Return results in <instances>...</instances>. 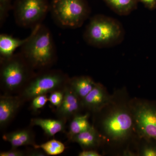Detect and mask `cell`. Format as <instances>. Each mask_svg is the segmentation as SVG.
I'll return each instance as SVG.
<instances>
[{
  "mask_svg": "<svg viewBox=\"0 0 156 156\" xmlns=\"http://www.w3.org/2000/svg\"><path fill=\"white\" fill-rule=\"evenodd\" d=\"M129 102L120 103L114 95L111 103L95 114L98 118L93 126L100 133L102 144H122L136 133Z\"/></svg>",
  "mask_w": 156,
  "mask_h": 156,
  "instance_id": "1",
  "label": "cell"
},
{
  "mask_svg": "<svg viewBox=\"0 0 156 156\" xmlns=\"http://www.w3.org/2000/svg\"><path fill=\"white\" fill-rule=\"evenodd\" d=\"M20 53L35 71L49 69L57 60V51L50 30L42 24L32 29Z\"/></svg>",
  "mask_w": 156,
  "mask_h": 156,
  "instance_id": "2",
  "label": "cell"
},
{
  "mask_svg": "<svg viewBox=\"0 0 156 156\" xmlns=\"http://www.w3.org/2000/svg\"><path fill=\"white\" fill-rule=\"evenodd\" d=\"M125 36V30L119 20L102 14H97L90 19L84 31L83 38L88 45L104 48L119 44Z\"/></svg>",
  "mask_w": 156,
  "mask_h": 156,
  "instance_id": "3",
  "label": "cell"
},
{
  "mask_svg": "<svg viewBox=\"0 0 156 156\" xmlns=\"http://www.w3.org/2000/svg\"><path fill=\"white\" fill-rule=\"evenodd\" d=\"M36 73L20 52L0 59L1 90L5 95H18Z\"/></svg>",
  "mask_w": 156,
  "mask_h": 156,
  "instance_id": "4",
  "label": "cell"
},
{
  "mask_svg": "<svg viewBox=\"0 0 156 156\" xmlns=\"http://www.w3.org/2000/svg\"><path fill=\"white\" fill-rule=\"evenodd\" d=\"M50 11L57 25L70 29L82 27L91 12L86 0H52Z\"/></svg>",
  "mask_w": 156,
  "mask_h": 156,
  "instance_id": "5",
  "label": "cell"
},
{
  "mask_svg": "<svg viewBox=\"0 0 156 156\" xmlns=\"http://www.w3.org/2000/svg\"><path fill=\"white\" fill-rule=\"evenodd\" d=\"M69 78L60 70L49 69L37 72L17 95L25 102L30 101L38 95L64 89Z\"/></svg>",
  "mask_w": 156,
  "mask_h": 156,
  "instance_id": "6",
  "label": "cell"
},
{
  "mask_svg": "<svg viewBox=\"0 0 156 156\" xmlns=\"http://www.w3.org/2000/svg\"><path fill=\"white\" fill-rule=\"evenodd\" d=\"M129 103L137 136L156 141V102L134 99Z\"/></svg>",
  "mask_w": 156,
  "mask_h": 156,
  "instance_id": "7",
  "label": "cell"
},
{
  "mask_svg": "<svg viewBox=\"0 0 156 156\" xmlns=\"http://www.w3.org/2000/svg\"><path fill=\"white\" fill-rule=\"evenodd\" d=\"M50 5L47 0H16L13 7L15 22L31 29L42 24L50 11Z\"/></svg>",
  "mask_w": 156,
  "mask_h": 156,
  "instance_id": "8",
  "label": "cell"
},
{
  "mask_svg": "<svg viewBox=\"0 0 156 156\" xmlns=\"http://www.w3.org/2000/svg\"><path fill=\"white\" fill-rule=\"evenodd\" d=\"M64 92L63 100L61 104L56 108V114L57 119L66 122L77 115L81 114L83 108L81 99L70 87L68 82L64 88Z\"/></svg>",
  "mask_w": 156,
  "mask_h": 156,
  "instance_id": "9",
  "label": "cell"
},
{
  "mask_svg": "<svg viewBox=\"0 0 156 156\" xmlns=\"http://www.w3.org/2000/svg\"><path fill=\"white\" fill-rule=\"evenodd\" d=\"M114 98V95H110L103 85L96 83L93 89L81 102L83 109L95 114L111 103Z\"/></svg>",
  "mask_w": 156,
  "mask_h": 156,
  "instance_id": "10",
  "label": "cell"
},
{
  "mask_svg": "<svg viewBox=\"0 0 156 156\" xmlns=\"http://www.w3.org/2000/svg\"><path fill=\"white\" fill-rule=\"evenodd\" d=\"M25 103L19 95H5L0 96V128L5 129L14 119L19 109Z\"/></svg>",
  "mask_w": 156,
  "mask_h": 156,
  "instance_id": "11",
  "label": "cell"
},
{
  "mask_svg": "<svg viewBox=\"0 0 156 156\" xmlns=\"http://www.w3.org/2000/svg\"><path fill=\"white\" fill-rule=\"evenodd\" d=\"M70 141L78 144L83 150H96L102 144L100 133L93 125L87 131L73 136Z\"/></svg>",
  "mask_w": 156,
  "mask_h": 156,
  "instance_id": "12",
  "label": "cell"
},
{
  "mask_svg": "<svg viewBox=\"0 0 156 156\" xmlns=\"http://www.w3.org/2000/svg\"><path fill=\"white\" fill-rule=\"evenodd\" d=\"M3 139L11 144L12 148L23 146L36 145L35 137L33 131L30 128L16 130L4 134Z\"/></svg>",
  "mask_w": 156,
  "mask_h": 156,
  "instance_id": "13",
  "label": "cell"
},
{
  "mask_svg": "<svg viewBox=\"0 0 156 156\" xmlns=\"http://www.w3.org/2000/svg\"><path fill=\"white\" fill-rule=\"evenodd\" d=\"M66 122L62 120L53 119L33 118L30 120L31 126H37L41 128L45 134L48 136H54L58 132L65 131Z\"/></svg>",
  "mask_w": 156,
  "mask_h": 156,
  "instance_id": "14",
  "label": "cell"
},
{
  "mask_svg": "<svg viewBox=\"0 0 156 156\" xmlns=\"http://www.w3.org/2000/svg\"><path fill=\"white\" fill-rule=\"evenodd\" d=\"M26 38H14L7 34L0 35V59L10 58L13 56L17 48H21L27 41Z\"/></svg>",
  "mask_w": 156,
  "mask_h": 156,
  "instance_id": "15",
  "label": "cell"
},
{
  "mask_svg": "<svg viewBox=\"0 0 156 156\" xmlns=\"http://www.w3.org/2000/svg\"><path fill=\"white\" fill-rule=\"evenodd\" d=\"M96 83L89 76H81L69 78L68 84L82 100L91 92Z\"/></svg>",
  "mask_w": 156,
  "mask_h": 156,
  "instance_id": "16",
  "label": "cell"
},
{
  "mask_svg": "<svg viewBox=\"0 0 156 156\" xmlns=\"http://www.w3.org/2000/svg\"><path fill=\"white\" fill-rule=\"evenodd\" d=\"M89 113L86 114L77 115L71 120L69 126V130L67 134L69 140H70L73 136L81 132L87 131L92 127L89 123Z\"/></svg>",
  "mask_w": 156,
  "mask_h": 156,
  "instance_id": "17",
  "label": "cell"
},
{
  "mask_svg": "<svg viewBox=\"0 0 156 156\" xmlns=\"http://www.w3.org/2000/svg\"><path fill=\"white\" fill-rule=\"evenodd\" d=\"M115 13L120 16L131 14L137 7L138 0H103Z\"/></svg>",
  "mask_w": 156,
  "mask_h": 156,
  "instance_id": "18",
  "label": "cell"
},
{
  "mask_svg": "<svg viewBox=\"0 0 156 156\" xmlns=\"http://www.w3.org/2000/svg\"><path fill=\"white\" fill-rule=\"evenodd\" d=\"M34 147L41 149L48 155H57L60 154L65 150L64 144L60 141L55 139L51 140L40 145L36 144L34 146Z\"/></svg>",
  "mask_w": 156,
  "mask_h": 156,
  "instance_id": "19",
  "label": "cell"
},
{
  "mask_svg": "<svg viewBox=\"0 0 156 156\" xmlns=\"http://www.w3.org/2000/svg\"><path fill=\"white\" fill-rule=\"evenodd\" d=\"M143 140L138 151V154L141 156H156V141L152 140Z\"/></svg>",
  "mask_w": 156,
  "mask_h": 156,
  "instance_id": "20",
  "label": "cell"
},
{
  "mask_svg": "<svg viewBox=\"0 0 156 156\" xmlns=\"http://www.w3.org/2000/svg\"><path fill=\"white\" fill-rule=\"evenodd\" d=\"M11 0H0V26L5 22L9 16V11L11 9Z\"/></svg>",
  "mask_w": 156,
  "mask_h": 156,
  "instance_id": "21",
  "label": "cell"
},
{
  "mask_svg": "<svg viewBox=\"0 0 156 156\" xmlns=\"http://www.w3.org/2000/svg\"><path fill=\"white\" fill-rule=\"evenodd\" d=\"M30 101H31V109L33 112H36L45 106L47 102L49 101V97L47 95H39L34 97Z\"/></svg>",
  "mask_w": 156,
  "mask_h": 156,
  "instance_id": "22",
  "label": "cell"
},
{
  "mask_svg": "<svg viewBox=\"0 0 156 156\" xmlns=\"http://www.w3.org/2000/svg\"><path fill=\"white\" fill-rule=\"evenodd\" d=\"M64 95V89L54 91L50 93L49 97V101L52 105L56 108L58 107L62 102Z\"/></svg>",
  "mask_w": 156,
  "mask_h": 156,
  "instance_id": "23",
  "label": "cell"
},
{
  "mask_svg": "<svg viewBox=\"0 0 156 156\" xmlns=\"http://www.w3.org/2000/svg\"><path fill=\"white\" fill-rule=\"evenodd\" d=\"M27 156L26 151L20 150L17 148H12L8 151L0 153V156Z\"/></svg>",
  "mask_w": 156,
  "mask_h": 156,
  "instance_id": "24",
  "label": "cell"
},
{
  "mask_svg": "<svg viewBox=\"0 0 156 156\" xmlns=\"http://www.w3.org/2000/svg\"><path fill=\"white\" fill-rule=\"evenodd\" d=\"M27 156H45L48 155L44 151L41 149L34 147L32 149L26 151Z\"/></svg>",
  "mask_w": 156,
  "mask_h": 156,
  "instance_id": "25",
  "label": "cell"
},
{
  "mask_svg": "<svg viewBox=\"0 0 156 156\" xmlns=\"http://www.w3.org/2000/svg\"><path fill=\"white\" fill-rule=\"evenodd\" d=\"M147 9L150 10H154L156 8V0H138Z\"/></svg>",
  "mask_w": 156,
  "mask_h": 156,
  "instance_id": "26",
  "label": "cell"
},
{
  "mask_svg": "<svg viewBox=\"0 0 156 156\" xmlns=\"http://www.w3.org/2000/svg\"><path fill=\"white\" fill-rule=\"evenodd\" d=\"M79 156H100L101 155L96 150H85L78 154Z\"/></svg>",
  "mask_w": 156,
  "mask_h": 156,
  "instance_id": "27",
  "label": "cell"
}]
</instances>
